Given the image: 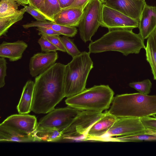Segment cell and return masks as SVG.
<instances>
[{
  "label": "cell",
  "mask_w": 156,
  "mask_h": 156,
  "mask_svg": "<svg viewBox=\"0 0 156 156\" xmlns=\"http://www.w3.org/2000/svg\"><path fill=\"white\" fill-rule=\"evenodd\" d=\"M65 65L55 63L35 77L32 111L36 114H46L65 97L64 76Z\"/></svg>",
  "instance_id": "obj_1"
},
{
  "label": "cell",
  "mask_w": 156,
  "mask_h": 156,
  "mask_svg": "<svg viewBox=\"0 0 156 156\" xmlns=\"http://www.w3.org/2000/svg\"><path fill=\"white\" fill-rule=\"evenodd\" d=\"M145 47L144 40L139 34L132 30L122 29L108 30L99 39L91 41L88 47L90 53L115 51L125 56L138 54Z\"/></svg>",
  "instance_id": "obj_2"
},
{
  "label": "cell",
  "mask_w": 156,
  "mask_h": 156,
  "mask_svg": "<svg viewBox=\"0 0 156 156\" xmlns=\"http://www.w3.org/2000/svg\"><path fill=\"white\" fill-rule=\"evenodd\" d=\"M108 112L116 118H141L156 115V95L140 93L117 95Z\"/></svg>",
  "instance_id": "obj_3"
},
{
  "label": "cell",
  "mask_w": 156,
  "mask_h": 156,
  "mask_svg": "<svg viewBox=\"0 0 156 156\" xmlns=\"http://www.w3.org/2000/svg\"><path fill=\"white\" fill-rule=\"evenodd\" d=\"M114 94L108 85H94L80 93L68 98V106L81 111L102 112L108 109Z\"/></svg>",
  "instance_id": "obj_4"
},
{
  "label": "cell",
  "mask_w": 156,
  "mask_h": 156,
  "mask_svg": "<svg viewBox=\"0 0 156 156\" xmlns=\"http://www.w3.org/2000/svg\"><path fill=\"white\" fill-rule=\"evenodd\" d=\"M89 52L83 51L73 58L65 65L64 92L65 97L76 95L86 89L87 78L93 68Z\"/></svg>",
  "instance_id": "obj_5"
},
{
  "label": "cell",
  "mask_w": 156,
  "mask_h": 156,
  "mask_svg": "<svg viewBox=\"0 0 156 156\" xmlns=\"http://www.w3.org/2000/svg\"><path fill=\"white\" fill-rule=\"evenodd\" d=\"M101 0H90L83 9L78 26L81 39L85 43L91 41L101 26L103 4Z\"/></svg>",
  "instance_id": "obj_6"
},
{
  "label": "cell",
  "mask_w": 156,
  "mask_h": 156,
  "mask_svg": "<svg viewBox=\"0 0 156 156\" xmlns=\"http://www.w3.org/2000/svg\"><path fill=\"white\" fill-rule=\"evenodd\" d=\"M103 114L102 112L82 111L62 132V138L84 140L89 129Z\"/></svg>",
  "instance_id": "obj_7"
},
{
  "label": "cell",
  "mask_w": 156,
  "mask_h": 156,
  "mask_svg": "<svg viewBox=\"0 0 156 156\" xmlns=\"http://www.w3.org/2000/svg\"><path fill=\"white\" fill-rule=\"evenodd\" d=\"M82 111L68 106L55 109L40 120L36 129L52 128L62 132Z\"/></svg>",
  "instance_id": "obj_8"
},
{
  "label": "cell",
  "mask_w": 156,
  "mask_h": 156,
  "mask_svg": "<svg viewBox=\"0 0 156 156\" xmlns=\"http://www.w3.org/2000/svg\"><path fill=\"white\" fill-rule=\"evenodd\" d=\"M101 26L108 30L115 29L132 30L139 26V21L103 4Z\"/></svg>",
  "instance_id": "obj_9"
},
{
  "label": "cell",
  "mask_w": 156,
  "mask_h": 156,
  "mask_svg": "<svg viewBox=\"0 0 156 156\" xmlns=\"http://www.w3.org/2000/svg\"><path fill=\"white\" fill-rule=\"evenodd\" d=\"M146 129L140 118H117L106 134L98 141L108 137L146 134Z\"/></svg>",
  "instance_id": "obj_10"
},
{
  "label": "cell",
  "mask_w": 156,
  "mask_h": 156,
  "mask_svg": "<svg viewBox=\"0 0 156 156\" xmlns=\"http://www.w3.org/2000/svg\"><path fill=\"white\" fill-rule=\"evenodd\" d=\"M135 20L139 21L145 0H108L104 3Z\"/></svg>",
  "instance_id": "obj_11"
},
{
  "label": "cell",
  "mask_w": 156,
  "mask_h": 156,
  "mask_svg": "<svg viewBox=\"0 0 156 156\" xmlns=\"http://www.w3.org/2000/svg\"><path fill=\"white\" fill-rule=\"evenodd\" d=\"M58 58V53L38 52L30 58L29 63L30 74L36 77L50 68L55 63Z\"/></svg>",
  "instance_id": "obj_12"
},
{
  "label": "cell",
  "mask_w": 156,
  "mask_h": 156,
  "mask_svg": "<svg viewBox=\"0 0 156 156\" xmlns=\"http://www.w3.org/2000/svg\"><path fill=\"white\" fill-rule=\"evenodd\" d=\"M1 123L28 134H34L38 124L35 116L20 114L10 116Z\"/></svg>",
  "instance_id": "obj_13"
},
{
  "label": "cell",
  "mask_w": 156,
  "mask_h": 156,
  "mask_svg": "<svg viewBox=\"0 0 156 156\" xmlns=\"http://www.w3.org/2000/svg\"><path fill=\"white\" fill-rule=\"evenodd\" d=\"M139 34L144 40L147 39L156 31V6L146 4L139 21Z\"/></svg>",
  "instance_id": "obj_14"
},
{
  "label": "cell",
  "mask_w": 156,
  "mask_h": 156,
  "mask_svg": "<svg viewBox=\"0 0 156 156\" xmlns=\"http://www.w3.org/2000/svg\"><path fill=\"white\" fill-rule=\"evenodd\" d=\"M117 118L108 111L103 113L89 129L84 140L98 141L106 134Z\"/></svg>",
  "instance_id": "obj_15"
},
{
  "label": "cell",
  "mask_w": 156,
  "mask_h": 156,
  "mask_svg": "<svg viewBox=\"0 0 156 156\" xmlns=\"http://www.w3.org/2000/svg\"><path fill=\"white\" fill-rule=\"evenodd\" d=\"M83 9L80 8L62 9L55 17L53 22L65 26L78 27L83 14Z\"/></svg>",
  "instance_id": "obj_16"
},
{
  "label": "cell",
  "mask_w": 156,
  "mask_h": 156,
  "mask_svg": "<svg viewBox=\"0 0 156 156\" xmlns=\"http://www.w3.org/2000/svg\"><path fill=\"white\" fill-rule=\"evenodd\" d=\"M28 47L27 44L23 41L13 42L3 41L0 44V57L9 58L11 62L20 59Z\"/></svg>",
  "instance_id": "obj_17"
},
{
  "label": "cell",
  "mask_w": 156,
  "mask_h": 156,
  "mask_svg": "<svg viewBox=\"0 0 156 156\" xmlns=\"http://www.w3.org/2000/svg\"><path fill=\"white\" fill-rule=\"evenodd\" d=\"M0 141L30 142L35 141L34 134L19 131L6 125L0 124Z\"/></svg>",
  "instance_id": "obj_18"
},
{
  "label": "cell",
  "mask_w": 156,
  "mask_h": 156,
  "mask_svg": "<svg viewBox=\"0 0 156 156\" xmlns=\"http://www.w3.org/2000/svg\"><path fill=\"white\" fill-rule=\"evenodd\" d=\"M22 26L23 28L26 29L34 27H47L60 33L61 35L69 37H74L77 32V30L76 27L65 26L50 21H32L30 23L23 24Z\"/></svg>",
  "instance_id": "obj_19"
},
{
  "label": "cell",
  "mask_w": 156,
  "mask_h": 156,
  "mask_svg": "<svg viewBox=\"0 0 156 156\" xmlns=\"http://www.w3.org/2000/svg\"><path fill=\"white\" fill-rule=\"evenodd\" d=\"M34 82L28 80L24 86L21 97L17 107L20 114H27L32 111Z\"/></svg>",
  "instance_id": "obj_20"
},
{
  "label": "cell",
  "mask_w": 156,
  "mask_h": 156,
  "mask_svg": "<svg viewBox=\"0 0 156 156\" xmlns=\"http://www.w3.org/2000/svg\"><path fill=\"white\" fill-rule=\"evenodd\" d=\"M145 49L146 60L151 67L154 79L156 80V31L147 38Z\"/></svg>",
  "instance_id": "obj_21"
},
{
  "label": "cell",
  "mask_w": 156,
  "mask_h": 156,
  "mask_svg": "<svg viewBox=\"0 0 156 156\" xmlns=\"http://www.w3.org/2000/svg\"><path fill=\"white\" fill-rule=\"evenodd\" d=\"M36 10L46 20L53 22L55 17L61 9L58 0H43L41 7Z\"/></svg>",
  "instance_id": "obj_22"
},
{
  "label": "cell",
  "mask_w": 156,
  "mask_h": 156,
  "mask_svg": "<svg viewBox=\"0 0 156 156\" xmlns=\"http://www.w3.org/2000/svg\"><path fill=\"white\" fill-rule=\"evenodd\" d=\"M26 12L25 7L14 14L0 18V36H7L9 29L15 23L23 19Z\"/></svg>",
  "instance_id": "obj_23"
},
{
  "label": "cell",
  "mask_w": 156,
  "mask_h": 156,
  "mask_svg": "<svg viewBox=\"0 0 156 156\" xmlns=\"http://www.w3.org/2000/svg\"><path fill=\"white\" fill-rule=\"evenodd\" d=\"M34 135L35 141L56 142L62 138V132L52 128L37 129Z\"/></svg>",
  "instance_id": "obj_24"
},
{
  "label": "cell",
  "mask_w": 156,
  "mask_h": 156,
  "mask_svg": "<svg viewBox=\"0 0 156 156\" xmlns=\"http://www.w3.org/2000/svg\"><path fill=\"white\" fill-rule=\"evenodd\" d=\"M156 141V136L147 134L121 136L102 139L100 141L120 142H138Z\"/></svg>",
  "instance_id": "obj_25"
},
{
  "label": "cell",
  "mask_w": 156,
  "mask_h": 156,
  "mask_svg": "<svg viewBox=\"0 0 156 156\" xmlns=\"http://www.w3.org/2000/svg\"><path fill=\"white\" fill-rule=\"evenodd\" d=\"M20 5L15 0H1L0 18L14 14L17 12Z\"/></svg>",
  "instance_id": "obj_26"
},
{
  "label": "cell",
  "mask_w": 156,
  "mask_h": 156,
  "mask_svg": "<svg viewBox=\"0 0 156 156\" xmlns=\"http://www.w3.org/2000/svg\"><path fill=\"white\" fill-rule=\"evenodd\" d=\"M152 83L148 79L142 81L130 83L129 86L138 91L139 93L145 95H148L151 91Z\"/></svg>",
  "instance_id": "obj_27"
},
{
  "label": "cell",
  "mask_w": 156,
  "mask_h": 156,
  "mask_svg": "<svg viewBox=\"0 0 156 156\" xmlns=\"http://www.w3.org/2000/svg\"><path fill=\"white\" fill-rule=\"evenodd\" d=\"M60 39L66 50V52L73 58L80 54L81 52L74 44L73 41L69 37L63 35L60 37Z\"/></svg>",
  "instance_id": "obj_28"
},
{
  "label": "cell",
  "mask_w": 156,
  "mask_h": 156,
  "mask_svg": "<svg viewBox=\"0 0 156 156\" xmlns=\"http://www.w3.org/2000/svg\"><path fill=\"white\" fill-rule=\"evenodd\" d=\"M41 36L38 41V43L41 46L42 52L48 53L59 51L58 49L50 41L43 36Z\"/></svg>",
  "instance_id": "obj_29"
},
{
  "label": "cell",
  "mask_w": 156,
  "mask_h": 156,
  "mask_svg": "<svg viewBox=\"0 0 156 156\" xmlns=\"http://www.w3.org/2000/svg\"><path fill=\"white\" fill-rule=\"evenodd\" d=\"M56 46L59 51L66 52V50L61 40L59 35H42Z\"/></svg>",
  "instance_id": "obj_30"
},
{
  "label": "cell",
  "mask_w": 156,
  "mask_h": 156,
  "mask_svg": "<svg viewBox=\"0 0 156 156\" xmlns=\"http://www.w3.org/2000/svg\"><path fill=\"white\" fill-rule=\"evenodd\" d=\"M7 63L5 58L0 57V87L2 88L5 85V78L6 76Z\"/></svg>",
  "instance_id": "obj_31"
},
{
  "label": "cell",
  "mask_w": 156,
  "mask_h": 156,
  "mask_svg": "<svg viewBox=\"0 0 156 156\" xmlns=\"http://www.w3.org/2000/svg\"><path fill=\"white\" fill-rule=\"evenodd\" d=\"M146 129L156 131V117H148L140 119Z\"/></svg>",
  "instance_id": "obj_32"
},
{
  "label": "cell",
  "mask_w": 156,
  "mask_h": 156,
  "mask_svg": "<svg viewBox=\"0 0 156 156\" xmlns=\"http://www.w3.org/2000/svg\"><path fill=\"white\" fill-rule=\"evenodd\" d=\"M26 8V12H27L32 16L37 21H45L47 20L44 16L38 12L36 10L31 7L29 5H24Z\"/></svg>",
  "instance_id": "obj_33"
},
{
  "label": "cell",
  "mask_w": 156,
  "mask_h": 156,
  "mask_svg": "<svg viewBox=\"0 0 156 156\" xmlns=\"http://www.w3.org/2000/svg\"><path fill=\"white\" fill-rule=\"evenodd\" d=\"M37 30L38 31V34L41 36L60 35H61L60 33L47 27H37Z\"/></svg>",
  "instance_id": "obj_34"
},
{
  "label": "cell",
  "mask_w": 156,
  "mask_h": 156,
  "mask_svg": "<svg viewBox=\"0 0 156 156\" xmlns=\"http://www.w3.org/2000/svg\"><path fill=\"white\" fill-rule=\"evenodd\" d=\"M90 0H75L74 2L67 8H80L83 9ZM66 8V9H67Z\"/></svg>",
  "instance_id": "obj_35"
},
{
  "label": "cell",
  "mask_w": 156,
  "mask_h": 156,
  "mask_svg": "<svg viewBox=\"0 0 156 156\" xmlns=\"http://www.w3.org/2000/svg\"><path fill=\"white\" fill-rule=\"evenodd\" d=\"M43 0H28L29 6L36 10H38L41 7Z\"/></svg>",
  "instance_id": "obj_36"
},
{
  "label": "cell",
  "mask_w": 156,
  "mask_h": 156,
  "mask_svg": "<svg viewBox=\"0 0 156 156\" xmlns=\"http://www.w3.org/2000/svg\"><path fill=\"white\" fill-rule=\"evenodd\" d=\"M61 10L66 9L70 6L75 0H58Z\"/></svg>",
  "instance_id": "obj_37"
},
{
  "label": "cell",
  "mask_w": 156,
  "mask_h": 156,
  "mask_svg": "<svg viewBox=\"0 0 156 156\" xmlns=\"http://www.w3.org/2000/svg\"><path fill=\"white\" fill-rule=\"evenodd\" d=\"M19 4L24 5L29 4L28 0H15Z\"/></svg>",
  "instance_id": "obj_38"
},
{
  "label": "cell",
  "mask_w": 156,
  "mask_h": 156,
  "mask_svg": "<svg viewBox=\"0 0 156 156\" xmlns=\"http://www.w3.org/2000/svg\"><path fill=\"white\" fill-rule=\"evenodd\" d=\"M145 134H150L156 136V131L146 129Z\"/></svg>",
  "instance_id": "obj_39"
},
{
  "label": "cell",
  "mask_w": 156,
  "mask_h": 156,
  "mask_svg": "<svg viewBox=\"0 0 156 156\" xmlns=\"http://www.w3.org/2000/svg\"><path fill=\"white\" fill-rule=\"evenodd\" d=\"M103 3H105L108 0H101Z\"/></svg>",
  "instance_id": "obj_40"
}]
</instances>
